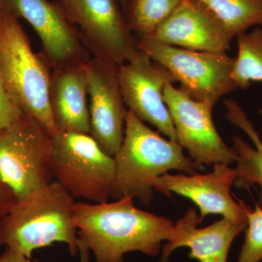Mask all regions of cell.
<instances>
[{
	"label": "cell",
	"instance_id": "obj_16",
	"mask_svg": "<svg viewBox=\"0 0 262 262\" xmlns=\"http://www.w3.org/2000/svg\"><path fill=\"white\" fill-rule=\"evenodd\" d=\"M84 64L52 70L50 106L58 132L91 134Z\"/></svg>",
	"mask_w": 262,
	"mask_h": 262
},
{
	"label": "cell",
	"instance_id": "obj_20",
	"mask_svg": "<svg viewBox=\"0 0 262 262\" xmlns=\"http://www.w3.org/2000/svg\"><path fill=\"white\" fill-rule=\"evenodd\" d=\"M182 0H128L125 11L132 32L139 37L149 36L173 13Z\"/></svg>",
	"mask_w": 262,
	"mask_h": 262
},
{
	"label": "cell",
	"instance_id": "obj_8",
	"mask_svg": "<svg viewBox=\"0 0 262 262\" xmlns=\"http://www.w3.org/2000/svg\"><path fill=\"white\" fill-rule=\"evenodd\" d=\"M57 1L94 58L121 66L139 53L136 35L118 0Z\"/></svg>",
	"mask_w": 262,
	"mask_h": 262
},
{
	"label": "cell",
	"instance_id": "obj_1",
	"mask_svg": "<svg viewBox=\"0 0 262 262\" xmlns=\"http://www.w3.org/2000/svg\"><path fill=\"white\" fill-rule=\"evenodd\" d=\"M134 198L113 203H75L74 221L79 238L94 255L96 262H124L127 253L156 257L168 241L174 223L136 208Z\"/></svg>",
	"mask_w": 262,
	"mask_h": 262
},
{
	"label": "cell",
	"instance_id": "obj_23",
	"mask_svg": "<svg viewBox=\"0 0 262 262\" xmlns=\"http://www.w3.org/2000/svg\"><path fill=\"white\" fill-rule=\"evenodd\" d=\"M18 200L0 174V219L12 211Z\"/></svg>",
	"mask_w": 262,
	"mask_h": 262
},
{
	"label": "cell",
	"instance_id": "obj_7",
	"mask_svg": "<svg viewBox=\"0 0 262 262\" xmlns=\"http://www.w3.org/2000/svg\"><path fill=\"white\" fill-rule=\"evenodd\" d=\"M136 37L138 50L166 68L192 99L214 106L237 89L232 78L234 58L227 53L190 51Z\"/></svg>",
	"mask_w": 262,
	"mask_h": 262
},
{
	"label": "cell",
	"instance_id": "obj_14",
	"mask_svg": "<svg viewBox=\"0 0 262 262\" xmlns=\"http://www.w3.org/2000/svg\"><path fill=\"white\" fill-rule=\"evenodd\" d=\"M153 40L190 51L226 53L233 37L198 0H182L149 36Z\"/></svg>",
	"mask_w": 262,
	"mask_h": 262
},
{
	"label": "cell",
	"instance_id": "obj_26",
	"mask_svg": "<svg viewBox=\"0 0 262 262\" xmlns=\"http://www.w3.org/2000/svg\"><path fill=\"white\" fill-rule=\"evenodd\" d=\"M119 3L121 5L122 10H123L124 13H125V10H126L127 2L128 0H118Z\"/></svg>",
	"mask_w": 262,
	"mask_h": 262
},
{
	"label": "cell",
	"instance_id": "obj_15",
	"mask_svg": "<svg viewBox=\"0 0 262 262\" xmlns=\"http://www.w3.org/2000/svg\"><path fill=\"white\" fill-rule=\"evenodd\" d=\"M194 208H189L184 216L174 224L170 237L163 245L159 262H168L174 251L187 247L188 257L199 262H228L232 243L247 226V222H237L223 218L204 228Z\"/></svg>",
	"mask_w": 262,
	"mask_h": 262
},
{
	"label": "cell",
	"instance_id": "obj_17",
	"mask_svg": "<svg viewBox=\"0 0 262 262\" xmlns=\"http://www.w3.org/2000/svg\"><path fill=\"white\" fill-rule=\"evenodd\" d=\"M227 120L236 126L241 127L247 134L254 144L255 148L250 145L239 136H234L232 142L236 153L237 163L234 185L238 188L248 189L258 185L261 189L257 204L262 208V141L253 126L252 122L233 100H226Z\"/></svg>",
	"mask_w": 262,
	"mask_h": 262
},
{
	"label": "cell",
	"instance_id": "obj_12",
	"mask_svg": "<svg viewBox=\"0 0 262 262\" xmlns=\"http://www.w3.org/2000/svg\"><path fill=\"white\" fill-rule=\"evenodd\" d=\"M90 98L91 135L114 156L125 136L126 110L119 80V66L101 58L84 63Z\"/></svg>",
	"mask_w": 262,
	"mask_h": 262
},
{
	"label": "cell",
	"instance_id": "obj_18",
	"mask_svg": "<svg viewBox=\"0 0 262 262\" xmlns=\"http://www.w3.org/2000/svg\"><path fill=\"white\" fill-rule=\"evenodd\" d=\"M220 20L232 37L262 27L261 0H198Z\"/></svg>",
	"mask_w": 262,
	"mask_h": 262
},
{
	"label": "cell",
	"instance_id": "obj_27",
	"mask_svg": "<svg viewBox=\"0 0 262 262\" xmlns=\"http://www.w3.org/2000/svg\"><path fill=\"white\" fill-rule=\"evenodd\" d=\"M261 1L262 2V0H261Z\"/></svg>",
	"mask_w": 262,
	"mask_h": 262
},
{
	"label": "cell",
	"instance_id": "obj_4",
	"mask_svg": "<svg viewBox=\"0 0 262 262\" xmlns=\"http://www.w3.org/2000/svg\"><path fill=\"white\" fill-rule=\"evenodd\" d=\"M52 70L44 53L32 51L18 19L0 10V77L15 104L53 136L58 130L49 101Z\"/></svg>",
	"mask_w": 262,
	"mask_h": 262
},
{
	"label": "cell",
	"instance_id": "obj_5",
	"mask_svg": "<svg viewBox=\"0 0 262 262\" xmlns=\"http://www.w3.org/2000/svg\"><path fill=\"white\" fill-rule=\"evenodd\" d=\"M52 149L53 136L27 114L0 131V174L18 201L53 182Z\"/></svg>",
	"mask_w": 262,
	"mask_h": 262
},
{
	"label": "cell",
	"instance_id": "obj_10",
	"mask_svg": "<svg viewBox=\"0 0 262 262\" xmlns=\"http://www.w3.org/2000/svg\"><path fill=\"white\" fill-rule=\"evenodd\" d=\"M164 101L173 120L177 141L189 158L203 168L205 165L234 163L236 153L226 144L212 118L213 106L192 99L173 84L163 91Z\"/></svg>",
	"mask_w": 262,
	"mask_h": 262
},
{
	"label": "cell",
	"instance_id": "obj_2",
	"mask_svg": "<svg viewBox=\"0 0 262 262\" xmlns=\"http://www.w3.org/2000/svg\"><path fill=\"white\" fill-rule=\"evenodd\" d=\"M183 150L178 141L164 139L127 111L124 139L113 156L115 177L111 198L132 196L149 206L154 198L153 179L169 170L193 174L202 168Z\"/></svg>",
	"mask_w": 262,
	"mask_h": 262
},
{
	"label": "cell",
	"instance_id": "obj_21",
	"mask_svg": "<svg viewBox=\"0 0 262 262\" xmlns=\"http://www.w3.org/2000/svg\"><path fill=\"white\" fill-rule=\"evenodd\" d=\"M246 215L247 226L237 262H261L262 208L256 203L254 209H251L247 205Z\"/></svg>",
	"mask_w": 262,
	"mask_h": 262
},
{
	"label": "cell",
	"instance_id": "obj_6",
	"mask_svg": "<svg viewBox=\"0 0 262 262\" xmlns=\"http://www.w3.org/2000/svg\"><path fill=\"white\" fill-rule=\"evenodd\" d=\"M52 171L74 198L101 203L112 195L115 160L91 134L58 132L53 136Z\"/></svg>",
	"mask_w": 262,
	"mask_h": 262
},
{
	"label": "cell",
	"instance_id": "obj_13",
	"mask_svg": "<svg viewBox=\"0 0 262 262\" xmlns=\"http://www.w3.org/2000/svg\"><path fill=\"white\" fill-rule=\"evenodd\" d=\"M235 179L234 168L225 163L213 165V172L205 175L168 173L151 180L154 190L167 196L174 192L192 201L199 208L203 221L208 215L221 214L234 222H247V204L234 201L230 189Z\"/></svg>",
	"mask_w": 262,
	"mask_h": 262
},
{
	"label": "cell",
	"instance_id": "obj_25",
	"mask_svg": "<svg viewBox=\"0 0 262 262\" xmlns=\"http://www.w3.org/2000/svg\"><path fill=\"white\" fill-rule=\"evenodd\" d=\"M79 255H80V262H90V255L91 251L87 247L83 241L80 238L78 241Z\"/></svg>",
	"mask_w": 262,
	"mask_h": 262
},
{
	"label": "cell",
	"instance_id": "obj_19",
	"mask_svg": "<svg viewBox=\"0 0 262 262\" xmlns=\"http://www.w3.org/2000/svg\"><path fill=\"white\" fill-rule=\"evenodd\" d=\"M237 56L232 78L237 89H247L251 82H262V28L256 27L237 37Z\"/></svg>",
	"mask_w": 262,
	"mask_h": 262
},
{
	"label": "cell",
	"instance_id": "obj_22",
	"mask_svg": "<svg viewBox=\"0 0 262 262\" xmlns=\"http://www.w3.org/2000/svg\"><path fill=\"white\" fill-rule=\"evenodd\" d=\"M23 113L10 98L0 77V131L12 125Z\"/></svg>",
	"mask_w": 262,
	"mask_h": 262
},
{
	"label": "cell",
	"instance_id": "obj_9",
	"mask_svg": "<svg viewBox=\"0 0 262 262\" xmlns=\"http://www.w3.org/2000/svg\"><path fill=\"white\" fill-rule=\"evenodd\" d=\"M0 10L32 26L53 70L84 64L91 59L77 27L58 1L0 0Z\"/></svg>",
	"mask_w": 262,
	"mask_h": 262
},
{
	"label": "cell",
	"instance_id": "obj_11",
	"mask_svg": "<svg viewBox=\"0 0 262 262\" xmlns=\"http://www.w3.org/2000/svg\"><path fill=\"white\" fill-rule=\"evenodd\" d=\"M120 89L128 111L177 141L173 120L164 101L163 91L175 80L166 68L139 51L130 61L119 66Z\"/></svg>",
	"mask_w": 262,
	"mask_h": 262
},
{
	"label": "cell",
	"instance_id": "obj_3",
	"mask_svg": "<svg viewBox=\"0 0 262 262\" xmlns=\"http://www.w3.org/2000/svg\"><path fill=\"white\" fill-rule=\"evenodd\" d=\"M75 204L70 193L53 181L17 202L12 211L0 219V246L31 258L38 248L63 243L75 257L79 254V237L74 221Z\"/></svg>",
	"mask_w": 262,
	"mask_h": 262
},
{
	"label": "cell",
	"instance_id": "obj_24",
	"mask_svg": "<svg viewBox=\"0 0 262 262\" xmlns=\"http://www.w3.org/2000/svg\"><path fill=\"white\" fill-rule=\"evenodd\" d=\"M0 262H32L31 258L22 253L7 248L5 253L0 256Z\"/></svg>",
	"mask_w": 262,
	"mask_h": 262
}]
</instances>
